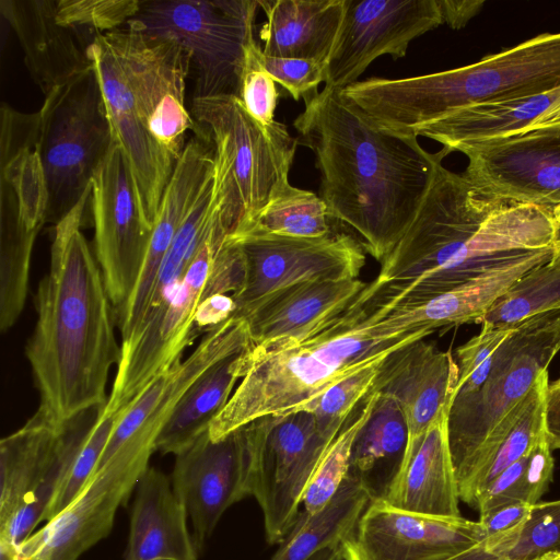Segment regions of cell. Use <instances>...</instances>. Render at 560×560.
Wrapping results in <instances>:
<instances>
[{
  "label": "cell",
  "instance_id": "23",
  "mask_svg": "<svg viewBox=\"0 0 560 560\" xmlns=\"http://www.w3.org/2000/svg\"><path fill=\"white\" fill-rule=\"evenodd\" d=\"M457 382L453 354L423 339L396 350L382 363L372 389L399 406L407 427L404 452L412 448L440 412L452 405Z\"/></svg>",
  "mask_w": 560,
  "mask_h": 560
},
{
  "label": "cell",
  "instance_id": "50",
  "mask_svg": "<svg viewBox=\"0 0 560 560\" xmlns=\"http://www.w3.org/2000/svg\"><path fill=\"white\" fill-rule=\"evenodd\" d=\"M553 228V242L551 257H560V205L550 209Z\"/></svg>",
  "mask_w": 560,
  "mask_h": 560
},
{
  "label": "cell",
  "instance_id": "1",
  "mask_svg": "<svg viewBox=\"0 0 560 560\" xmlns=\"http://www.w3.org/2000/svg\"><path fill=\"white\" fill-rule=\"evenodd\" d=\"M293 120L299 143L315 155L319 196L331 219L382 261L412 223L435 170L452 151L431 153L418 137L378 126L339 90L303 100Z\"/></svg>",
  "mask_w": 560,
  "mask_h": 560
},
{
  "label": "cell",
  "instance_id": "53",
  "mask_svg": "<svg viewBox=\"0 0 560 560\" xmlns=\"http://www.w3.org/2000/svg\"><path fill=\"white\" fill-rule=\"evenodd\" d=\"M549 559H550V555L545 556V557H542V558H540V559H537V560H549Z\"/></svg>",
  "mask_w": 560,
  "mask_h": 560
},
{
  "label": "cell",
  "instance_id": "7",
  "mask_svg": "<svg viewBox=\"0 0 560 560\" xmlns=\"http://www.w3.org/2000/svg\"><path fill=\"white\" fill-rule=\"evenodd\" d=\"M102 408L55 422L37 410L0 442V560L45 521Z\"/></svg>",
  "mask_w": 560,
  "mask_h": 560
},
{
  "label": "cell",
  "instance_id": "14",
  "mask_svg": "<svg viewBox=\"0 0 560 560\" xmlns=\"http://www.w3.org/2000/svg\"><path fill=\"white\" fill-rule=\"evenodd\" d=\"M103 36L122 65L145 129L177 161L187 131L199 133L185 105L189 54L172 39L147 36L130 22Z\"/></svg>",
  "mask_w": 560,
  "mask_h": 560
},
{
  "label": "cell",
  "instance_id": "37",
  "mask_svg": "<svg viewBox=\"0 0 560 560\" xmlns=\"http://www.w3.org/2000/svg\"><path fill=\"white\" fill-rule=\"evenodd\" d=\"M378 398L380 392L371 389L358 415L346 422L327 445L305 490L302 501L304 513L314 514L324 509L348 477L353 444L370 420Z\"/></svg>",
  "mask_w": 560,
  "mask_h": 560
},
{
  "label": "cell",
  "instance_id": "34",
  "mask_svg": "<svg viewBox=\"0 0 560 560\" xmlns=\"http://www.w3.org/2000/svg\"><path fill=\"white\" fill-rule=\"evenodd\" d=\"M330 219L320 196L294 187L287 180L273 191L268 203L246 229L290 237L317 238L332 233Z\"/></svg>",
  "mask_w": 560,
  "mask_h": 560
},
{
  "label": "cell",
  "instance_id": "13",
  "mask_svg": "<svg viewBox=\"0 0 560 560\" xmlns=\"http://www.w3.org/2000/svg\"><path fill=\"white\" fill-rule=\"evenodd\" d=\"M240 248L244 280L232 295L234 318L245 319L267 296L310 280L357 279L365 252L346 233L300 238L246 229L228 235Z\"/></svg>",
  "mask_w": 560,
  "mask_h": 560
},
{
  "label": "cell",
  "instance_id": "38",
  "mask_svg": "<svg viewBox=\"0 0 560 560\" xmlns=\"http://www.w3.org/2000/svg\"><path fill=\"white\" fill-rule=\"evenodd\" d=\"M406 443L407 427L399 406L380 393L370 420L353 444L349 474L368 483L371 471L381 462L404 454Z\"/></svg>",
  "mask_w": 560,
  "mask_h": 560
},
{
  "label": "cell",
  "instance_id": "11",
  "mask_svg": "<svg viewBox=\"0 0 560 560\" xmlns=\"http://www.w3.org/2000/svg\"><path fill=\"white\" fill-rule=\"evenodd\" d=\"M228 232L218 213L183 276L145 317L138 332L121 343L108 409L127 408L160 373L168 369L196 337L195 322L208 295L211 276Z\"/></svg>",
  "mask_w": 560,
  "mask_h": 560
},
{
  "label": "cell",
  "instance_id": "22",
  "mask_svg": "<svg viewBox=\"0 0 560 560\" xmlns=\"http://www.w3.org/2000/svg\"><path fill=\"white\" fill-rule=\"evenodd\" d=\"M207 142L191 138L176 161L158 210L138 282L125 306L115 314L121 343L129 341L141 327L165 255L206 183L214 174L213 148L210 149Z\"/></svg>",
  "mask_w": 560,
  "mask_h": 560
},
{
  "label": "cell",
  "instance_id": "3",
  "mask_svg": "<svg viewBox=\"0 0 560 560\" xmlns=\"http://www.w3.org/2000/svg\"><path fill=\"white\" fill-rule=\"evenodd\" d=\"M91 190L55 224L49 270L38 283L37 320L25 348L37 410L55 422L103 408L109 371L120 360L114 307L81 230Z\"/></svg>",
  "mask_w": 560,
  "mask_h": 560
},
{
  "label": "cell",
  "instance_id": "15",
  "mask_svg": "<svg viewBox=\"0 0 560 560\" xmlns=\"http://www.w3.org/2000/svg\"><path fill=\"white\" fill-rule=\"evenodd\" d=\"M91 206L95 257L115 315L136 288L153 229L143 217L131 171L114 137L92 177Z\"/></svg>",
  "mask_w": 560,
  "mask_h": 560
},
{
  "label": "cell",
  "instance_id": "29",
  "mask_svg": "<svg viewBox=\"0 0 560 560\" xmlns=\"http://www.w3.org/2000/svg\"><path fill=\"white\" fill-rule=\"evenodd\" d=\"M266 22L262 52L326 63L339 33L345 0H258Z\"/></svg>",
  "mask_w": 560,
  "mask_h": 560
},
{
  "label": "cell",
  "instance_id": "19",
  "mask_svg": "<svg viewBox=\"0 0 560 560\" xmlns=\"http://www.w3.org/2000/svg\"><path fill=\"white\" fill-rule=\"evenodd\" d=\"M171 480L200 549L223 513L252 497V444L247 425L219 440L210 439L206 431L175 455Z\"/></svg>",
  "mask_w": 560,
  "mask_h": 560
},
{
  "label": "cell",
  "instance_id": "12",
  "mask_svg": "<svg viewBox=\"0 0 560 560\" xmlns=\"http://www.w3.org/2000/svg\"><path fill=\"white\" fill-rule=\"evenodd\" d=\"M252 444V497L260 506L266 539L280 545L294 525L308 481L327 445L314 416L296 411L246 424Z\"/></svg>",
  "mask_w": 560,
  "mask_h": 560
},
{
  "label": "cell",
  "instance_id": "26",
  "mask_svg": "<svg viewBox=\"0 0 560 560\" xmlns=\"http://www.w3.org/2000/svg\"><path fill=\"white\" fill-rule=\"evenodd\" d=\"M125 560H198L186 509L172 480L149 467L136 487Z\"/></svg>",
  "mask_w": 560,
  "mask_h": 560
},
{
  "label": "cell",
  "instance_id": "44",
  "mask_svg": "<svg viewBox=\"0 0 560 560\" xmlns=\"http://www.w3.org/2000/svg\"><path fill=\"white\" fill-rule=\"evenodd\" d=\"M259 48L256 39L246 47L238 98L253 118L262 125H270L275 121L280 93L275 80L257 60Z\"/></svg>",
  "mask_w": 560,
  "mask_h": 560
},
{
  "label": "cell",
  "instance_id": "18",
  "mask_svg": "<svg viewBox=\"0 0 560 560\" xmlns=\"http://www.w3.org/2000/svg\"><path fill=\"white\" fill-rule=\"evenodd\" d=\"M150 459L118 452L98 466L72 502L16 550L22 560H78L110 533ZM14 557V558H15Z\"/></svg>",
  "mask_w": 560,
  "mask_h": 560
},
{
  "label": "cell",
  "instance_id": "41",
  "mask_svg": "<svg viewBox=\"0 0 560 560\" xmlns=\"http://www.w3.org/2000/svg\"><path fill=\"white\" fill-rule=\"evenodd\" d=\"M126 409H108L105 406L102 408L69 476L46 513V522L55 517L72 502L95 471L114 428Z\"/></svg>",
  "mask_w": 560,
  "mask_h": 560
},
{
  "label": "cell",
  "instance_id": "54",
  "mask_svg": "<svg viewBox=\"0 0 560 560\" xmlns=\"http://www.w3.org/2000/svg\"><path fill=\"white\" fill-rule=\"evenodd\" d=\"M13 560H22V559L15 557ZM34 560H42V559H34Z\"/></svg>",
  "mask_w": 560,
  "mask_h": 560
},
{
  "label": "cell",
  "instance_id": "32",
  "mask_svg": "<svg viewBox=\"0 0 560 560\" xmlns=\"http://www.w3.org/2000/svg\"><path fill=\"white\" fill-rule=\"evenodd\" d=\"M373 498L368 483L349 474L324 509L300 512L270 560H310L322 550L340 547Z\"/></svg>",
  "mask_w": 560,
  "mask_h": 560
},
{
  "label": "cell",
  "instance_id": "4",
  "mask_svg": "<svg viewBox=\"0 0 560 560\" xmlns=\"http://www.w3.org/2000/svg\"><path fill=\"white\" fill-rule=\"evenodd\" d=\"M431 334L405 325L374 279L308 335L243 351L242 378L211 422L209 436L219 440L259 418L295 412L340 380Z\"/></svg>",
  "mask_w": 560,
  "mask_h": 560
},
{
  "label": "cell",
  "instance_id": "52",
  "mask_svg": "<svg viewBox=\"0 0 560 560\" xmlns=\"http://www.w3.org/2000/svg\"><path fill=\"white\" fill-rule=\"evenodd\" d=\"M549 560H560V555H550Z\"/></svg>",
  "mask_w": 560,
  "mask_h": 560
},
{
  "label": "cell",
  "instance_id": "39",
  "mask_svg": "<svg viewBox=\"0 0 560 560\" xmlns=\"http://www.w3.org/2000/svg\"><path fill=\"white\" fill-rule=\"evenodd\" d=\"M385 360L386 358L374 361L340 380L298 411L312 413L320 435L326 440L335 439L354 407L373 388Z\"/></svg>",
  "mask_w": 560,
  "mask_h": 560
},
{
  "label": "cell",
  "instance_id": "35",
  "mask_svg": "<svg viewBox=\"0 0 560 560\" xmlns=\"http://www.w3.org/2000/svg\"><path fill=\"white\" fill-rule=\"evenodd\" d=\"M555 311H560V257H551L524 273L494 302L480 324L515 326Z\"/></svg>",
  "mask_w": 560,
  "mask_h": 560
},
{
  "label": "cell",
  "instance_id": "51",
  "mask_svg": "<svg viewBox=\"0 0 560 560\" xmlns=\"http://www.w3.org/2000/svg\"><path fill=\"white\" fill-rule=\"evenodd\" d=\"M310 560H341L339 548H327Z\"/></svg>",
  "mask_w": 560,
  "mask_h": 560
},
{
  "label": "cell",
  "instance_id": "31",
  "mask_svg": "<svg viewBox=\"0 0 560 560\" xmlns=\"http://www.w3.org/2000/svg\"><path fill=\"white\" fill-rule=\"evenodd\" d=\"M242 353L215 362L196 378L158 436L155 451L176 455L209 430L242 378Z\"/></svg>",
  "mask_w": 560,
  "mask_h": 560
},
{
  "label": "cell",
  "instance_id": "25",
  "mask_svg": "<svg viewBox=\"0 0 560 560\" xmlns=\"http://www.w3.org/2000/svg\"><path fill=\"white\" fill-rule=\"evenodd\" d=\"M450 409L451 406L444 408L413 447L404 452L380 497L387 504L428 516H462L448 439Z\"/></svg>",
  "mask_w": 560,
  "mask_h": 560
},
{
  "label": "cell",
  "instance_id": "9",
  "mask_svg": "<svg viewBox=\"0 0 560 560\" xmlns=\"http://www.w3.org/2000/svg\"><path fill=\"white\" fill-rule=\"evenodd\" d=\"M258 10V0H152L141 1L128 22L149 37L174 40L189 54L194 97H238Z\"/></svg>",
  "mask_w": 560,
  "mask_h": 560
},
{
  "label": "cell",
  "instance_id": "24",
  "mask_svg": "<svg viewBox=\"0 0 560 560\" xmlns=\"http://www.w3.org/2000/svg\"><path fill=\"white\" fill-rule=\"evenodd\" d=\"M0 10L45 97L93 68L82 38L56 21V0H1Z\"/></svg>",
  "mask_w": 560,
  "mask_h": 560
},
{
  "label": "cell",
  "instance_id": "10",
  "mask_svg": "<svg viewBox=\"0 0 560 560\" xmlns=\"http://www.w3.org/2000/svg\"><path fill=\"white\" fill-rule=\"evenodd\" d=\"M39 113L47 222L56 224L92 188V177L113 140L94 68L45 97Z\"/></svg>",
  "mask_w": 560,
  "mask_h": 560
},
{
  "label": "cell",
  "instance_id": "46",
  "mask_svg": "<svg viewBox=\"0 0 560 560\" xmlns=\"http://www.w3.org/2000/svg\"><path fill=\"white\" fill-rule=\"evenodd\" d=\"M532 506L523 502H513L479 513L478 522L485 530V540L490 546L502 550L504 557L518 538L529 517Z\"/></svg>",
  "mask_w": 560,
  "mask_h": 560
},
{
  "label": "cell",
  "instance_id": "43",
  "mask_svg": "<svg viewBox=\"0 0 560 560\" xmlns=\"http://www.w3.org/2000/svg\"><path fill=\"white\" fill-rule=\"evenodd\" d=\"M517 325L502 327L482 324L479 334L456 349L458 382L454 397L479 387L491 368L497 351Z\"/></svg>",
  "mask_w": 560,
  "mask_h": 560
},
{
  "label": "cell",
  "instance_id": "30",
  "mask_svg": "<svg viewBox=\"0 0 560 560\" xmlns=\"http://www.w3.org/2000/svg\"><path fill=\"white\" fill-rule=\"evenodd\" d=\"M559 103L560 86L529 97L469 106L419 128L415 136L432 139L452 151L459 144L501 138L555 120Z\"/></svg>",
  "mask_w": 560,
  "mask_h": 560
},
{
  "label": "cell",
  "instance_id": "47",
  "mask_svg": "<svg viewBox=\"0 0 560 560\" xmlns=\"http://www.w3.org/2000/svg\"><path fill=\"white\" fill-rule=\"evenodd\" d=\"M443 23L453 30H459L477 15L485 1L482 0H438Z\"/></svg>",
  "mask_w": 560,
  "mask_h": 560
},
{
  "label": "cell",
  "instance_id": "6",
  "mask_svg": "<svg viewBox=\"0 0 560 560\" xmlns=\"http://www.w3.org/2000/svg\"><path fill=\"white\" fill-rule=\"evenodd\" d=\"M198 138L211 141L221 190V220L228 235L248 228L273 191L289 180L298 137L275 120L262 125L232 94L194 97Z\"/></svg>",
  "mask_w": 560,
  "mask_h": 560
},
{
  "label": "cell",
  "instance_id": "49",
  "mask_svg": "<svg viewBox=\"0 0 560 560\" xmlns=\"http://www.w3.org/2000/svg\"><path fill=\"white\" fill-rule=\"evenodd\" d=\"M445 560H502L501 555L489 547L485 539L476 547Z\"/></svg>",
  "mask_w": 560,
  "mask_h": 560
},
{
  "label": "cell",
  "instance_id": "42",
  "mask_svg": "<svg viewBox=\"0 0 560 560\" xmlns=\"http://www.w3.org/2000/svg\"><path fill=\"white\" fill-rule=\"evenodd\" d=\"M548 555H560V499L532 506L518 538L502 560H537Z\"/></svg>",
  "mask_w": 560,
  "mask_h": 560
},
{
  "label": "cell",
  "instance_id": "45",
  "mask_svg": "<svg viewBox=\"0 0 560 560\" xmlns=\"http://www.w3.org/2000/svg\"><path fill=\"white\" fill-rule=\"evenodd\" d=\"M259 65L282 85L290 95L299 101L318 92V85L325 81L326 63L312 59L271 57L257 51Z\"/></svg>",
  "mask_w": 560,
  "mask_h": 560
},
{
  "label": "cell",
  "instance_id": "8",
  "mask_svg": "<svg viewBox=\"0 0 560 560\" xmlns=\"http://www.w3.org/2000/svg\"><path fill=\"white\" fill-rule=\"evenodd\" d=\"M560 351V311L520 323L475 390L455 396L448 439L457 485Z\"/></svg>",
  "mask_w": 560,
  "mask_h": 560
},
{
  "label": "cell",
  "instance_id": "40",
  "mask_svg": "<svg viewBox=\"0 0 560 560\" xmlns=\"http://www.w3.org/2000/svg\"><path fill=\"white\" fill-rule=\"evenodd\" d=\"M139 0H56V21L73 30L89 47V35H98L122 27L136 16Z\"/></svg>",
  "mask_w": 560,
  "mask_h": 560
},
{
  "label": "cell",
  "instance_id": "16",
  "mask_svg": "<svg viewBox=\"0 0 560 560\" xmlns=\"http://www.w3.org/2000/svg\"><path fill=\"white\" fill-rule=\"evenodd\" d=\"M452 151L467 156L463 175L485 196L545 208L560 205V118Z\"/></svg>",
  "mask_w": 560,
  "mask_h": 560
},
{
  "label": "cell",
  "instance_id": "17",
  "mask_svg": "<svg viewBox=\"0 0 560 560\" xmlns=\"http://www.w3.org/2000/svg\"><path fill=\"white\" fill-rule=\"evenodd\" d=\"M441 24L438 0H345L341 26L326 60L325 86L343 90L376 58L406 56L413 39Z\"/></svg>",
  "mask_w": 560,
  "mask_h": 560
},
{
  "label": "cell",
  "instance_id": "33",
  "mask_svg": "<svg viewBox=\"0 0 560 560\" xmlns=\"http://www.w3.org/2000/svg\"><path fill=\"white\" fill-rule=\"evenodd\" d=\"M548 371L539 374L505 431L478 459L458 487L459 498L474 506L481 491L503 470L527 454L545 435Z\"/></svg>",
  "mask_w": 560,
  "mask_h": 560
},
{
  "label": "cell",
  "instance_id": "2",
  "mask_svg": "<svg viewBox=\"0 0 560 560\" xmlns=\"http://www.w3.org/2000/svg\"><path fill=\"white\" fill-rule=\"evenodd\" d=\"M550 209L485 196L441 163L375 279L393 307L422 303L489 269L552 248Z\"/></svg>",
  "mask_w": 560,
  "mask_h": 560
},
{
  "label": "cell",
  "instance_id": "21",
  "mask_svg": "<svg viewBox=\"0 0 560 560\" xmlns=\"http://www.w3.org/2000/svg\"><path fill=\"white\" fill-rule=\"evenodd\" d=\"M100 82L112 136L120 145L147 223L153 229L176 161L145 129L122 65L103 34L88 48Z\"/></svg>",
  "mask_w": 560,
  "mask_h": 560
},
{
  "label": "cell",
  "instance_id": "36",
  "mask_svg": "<svg viewBox=\"0 0 560 560\" xmlns=\"http://www.w3.org/2000/svg\"><path fill=\"white\" fill-rule=\"evenodd\" d=\"M552 450L546 435L523 457L503 470L477 497L479 513L498 505L523 502L534 505L552 479Z\"/></svg>",
  "mask_w": 560,
  "mask_h": 560
},
{
  "label": "cell",
  "instance_id": "20",
  "mask_svg": "<svg viewBox=\"0 0 560 560\" xmlns=\"http://www.w3.org/2000/svg\"><path fill=\"white\" fill-rule=\"evenodd\" d=\"M485 538L478 521L410 513L375 497L341 542L340 555L341 560H445Z\"/></svg>",
  "mask_w": 560,
  "mask_h": 560
},
{
  "label": "cell",
  "instance_id": "28",
  "mask_svg": "<svg viewBox=\"0 0 560 560\" xmlns=\"http://www.w3.org/2000/svg\"><path fill=\"white\" fill-rule=\"evenodd\" d=\"M551 255L552 248L535 252L489 269L422 303L395 306L394 312L405 325L433 332L443 327L480 323L515 281L530 269L547 262Z\"/></svg>",
  "mask_w": 560,
  "mask_h": 560
},
{
  "label": "cell",
  "instance_id": "48",
  "mask_svg": "<svg viewBox=\"0 0 560 560\" xmlns=\"http://www.w3.org/2000/svg\"><path fill=\"white\" fill-rule=\"evenodd\" d=\"M545 433L550 448L560 450V377L549 383L547 387Z\"/></svg>",
  "mask_w": 560,
  "mask_h": 560
},
{
  "label": "cell",
  "instance_id": "5",
  "mask_svg": "<svg viewBox=\"0 0 560 560\" xmlns=\"http://www.w3.org/2000/svg\"><path fill=\"white\" fill-rule=\"evenodd\" d=\"M559 86L560 32L539 34L468 66L401 79L371 78L340 92L378 126L415 136L455 110Z\"/></svg>",
  "mask_w": 560,
  "mask_h": 560
},
{
  "label": "cell",
  "instance_id": "27",
  "mask_svg": "<svg viewBox=\"0 0 560 560\" xmlns=\"http://www.w3.org/2000/svg\"><path fill=\"white\" fill-rule=\"evenodd\" d=\"M366 285L359 278L310 280L273 292L245 318L252 345L308 335L347 308Z\"/></svg>",
  "mask_w": 560,
  "mask_h": 560
}]
</instances>
